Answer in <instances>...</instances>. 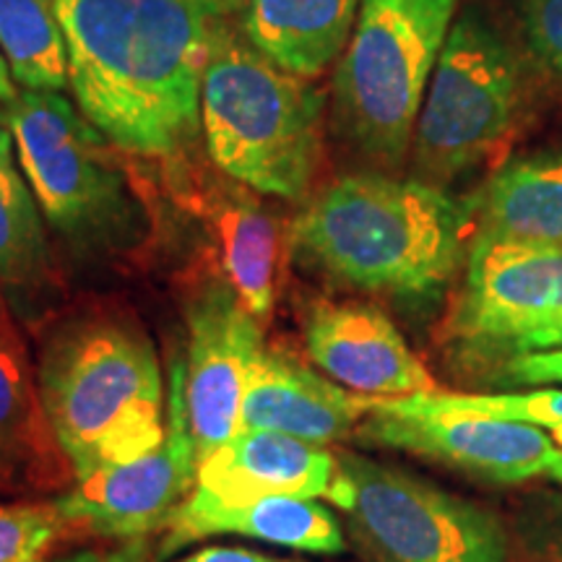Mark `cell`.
<instances>
[{
  "label": "cell",
  "instance_id": "cell-25",
  "mask_svg": "<svg viewBox=\"0 0 562 562\" xmlns=\"http://www.w3.org/2000/svg\"><path fill=\"white\" fill-rule=\"evenodd\" d=\"M521 21L533 55L562 76V0H524Z\"/></svg>",
  "mask_w": 562,
  "mask_h": 562
},
{
  "label": "cell",
  "instance_id": "cell-16",
  "mask_svg": "<svg viewBox=\"0 0 562 562\" xmlns=\"http://www.w3.org/2000/svg\"><path fill=\"white\" fill-rule=\"evenodd\" d=\"M227 533L311 554H339L347 547L339 518L318 497L269 495L227 503L193 487L167 526L161 558L191 542Z\"/></svg>",
  "mask_w": 562,
  "mask_h": 562
},
{
  "label": "cell",
  "instance_id": "cell-24",
  "mask_svg": "<svg viewBox=\"0 0 562 562\" xmlns=\"http://www.w3.org/2000/svg\"><path fill=\"white\" fill-rule=\"evenodd\" d=\"M453 402L495 417L539 427L562 448V389L529 393H453Z\"/></svg>",
  "mask_w": 562,
  "mask_h": 562
},
{
  "label": "cell",
  "instance_id": "cell-3",
  "mask_svg": "<svg viewBox=\"0 0 562 562\" xmlns=\"http://www.w3.org/2000/svg\"><path fill=\"white\" fill-rule=\"evenodd\" d=\"M37 385L74 480L161 446L167 393L149 336L128 321L91 315L47 339Z\"/></svg>",
  "mask_w": 562,
  "mask_h": 562
},
{
  "label": "cell",
  "instance_id": "cell-18",
  "mask_svg": "<svg viewBox=\"0 0 562 562\" xmlns=\"http://www.w3.org/2000/svg\"><path fill=\"white\" fill-rule=\"evenodd\" d=\"M362 0H245V40L286 74L318 79L334 63L360 16Z\"/></svg>",
  "mask_w": 562,
  "mask_h": 562
},
{
  "label": "cell",
  "instance_id": "cell-22",
  "mask_svg": "<svg viewBox=\"0 0 562 562\" xmlns=\"http://www.w3.org/2000/svg\"><path fill=\"white\" fill-rule=\"evenodd\" d=\"M0 55L19 89L66 91L68 47L55 0H0Z\"/></svg>",
  "mask_w": 562,
  "mask_h": 562
},
{
  "label": "cell",
  "instance_id": "cell-30",
  "mask_svg": "<svg viewBox=\"0 0 562 562\" xmlns=\"http://www.w3.org/2000/svg\"><path fill=\"white\" fill-rule=\"evenodd\" d=\"M550 476H552V480H558V482L562 484V453H560V459L554 461V467L550 469Z\"/></svg>",
  "mask_w": 562,
  "mask_h": 562
},
{
  "label": "cell",
  "instance_id": "cell-28",
  "mask_svg": "<svg viewBox=\"0 0 562 562\" xmlns=\"http://www.w3.org/2000/svg\"><path fill=\"white\" fill-rule=\"evenodd\" d=\"M178 562H290L271 554L245 550V547H203V550L188 554Z\"/></svg>",
  "mask_w": 562,
  "mask_h": 562
},
{
  "label": "cell",
  "instance_id": "cell-8",
  "mask_svg": "<svg viewBox=\"0 0 562 562\" xmlns=\"http://www.w3.org/2000/svg\"><path fill=\"white\" fill-rule=\"evenodd\" d=\"M328 503L372 562H508L492 513L389 463L339 456Z\"/></svg>",
  "mask_w": 562,
  "mask_h": 562
},
{
  "label": "cell",
  "instance_id": "cell-20",
  "mask_svg": "<svg viewBox=\"0 0 562 562\" xmlns=\"http://www.w3.org/2000/svg\"><path fill=\"white\" fill-rule=\"evenodd\" d=\"M201 206L211 235L220 245L224 281L263 323L277 300V224L240 182L214 188Z\"/></svg>",
  "mask_w": 562,
  "mask_h": 562
},
{
  "label": "cell",
  "instance_id": "cell-4",
  "mask_svg": "<svg viewBox=\"0 0 562 562\" xmlns=\"http://www.w3.org/2000/svg\"><path fill=\"white\" fill-rule=\"evenodd\" d=\"M326 94L286 74L224 24L201 89V133L211 161L248 191L300 201L323 157Z\"/></svg>",
  "mask_w": 562,
  "mask_h": 562
},
{
  "label": "cell",
  "instance_id": "cell-19",
  "mask_svg": "<svg viewBox=\"0 0 562 562\" xmlns=\"http://www.w3.org/2000/svg\"><path fill=\"white\" fill-rule=\"evenodd\" d=\"M474 237L562 248V154L503 165L472 203Z\"/></svg>",
  "mask_w": 562,
  "mask_h": 562
},
{
  "label": "cell",
  "instance_id": "cell-9",
  "mask_svg": "<svg viewBox=\"0 0 562 562\" xmlns=\"http://www.w3.org/2000/svg\"><path fill=\"white\" fill-rule=\"evenodd\" d=\"M446 339L469 364L562 349V248L472 237Z\"/></svg>",
  "mask_w": 562,
  "mask_h": 562
},
{
  "label": "cell",
  "instance_id": "cell-2",
  "mask_svg": "<svg viewBox=\"0 0 562 562\" xmlns=\"http://www.w3.org/2000/svg\"><path fill=\"white\" fill-rule=\"evenodd\" d=\"M472 206L440 186L383 172L334 180L292 222L302 263L351 290L430 300L467 263Z\"/></svg>",
  "mask_w": 562,
  "mask_h": 562
},
{
  "label": "cell",
  "instance_id": "cell-15",
  "mask_svg": "<svg viewBox=\"0 0 562 562\" xmlns=\"http://www.w3.org/2000/svg\"><path fill=\"white\" fill-rule=\"evenodd\" d=\"M339 476V456L328 446L266 430H237L199 459L195 490L216 501L292 495L326 497Z\"/></svg>",
  "mask_w": 562,
  "mask_h": 562
},
{
  "label": "cell",
  "instance_id": "cell-27",
  "mask_svg": "<svg viewBox=\"0 0 562 562\" xmlns=\"http://www.w3.org/2000/svg\"><path fill=\"white\" fill-rule=\"evenodd\" d=\"M42 562H149V542H146V537L125 539V542L108 547V550H83L68 554V558Z\"/></svg>",
  "mask_w": 562,
  "mask_h": 562
},
{
  "label": "cell",
  "instance_id": "cell-11",
  "mask_svg": "<svg viewBox=\"0 0 562 562\" xmlns=\"http://www.w3.org/2000/svg\"><path fill=\"white\" fill-rule=\"evenodd\" d=\"M199 451L186 402L182 357H175L167 385L165 440L151 453L76 480L74 487L55 497L66 518L68 537L140 539L167 529L195 487Z\"/></svg>",
  "mask_w": 562,
  "mask_h": 562
},
{
  "label": "cell",
  "instance_id": "cell-10",
  "mask_svg": "<svg viewBox=\"0 0 562 562\" xmlns=\"http://www.w3.org/2000/svg\"><path fill=\"white\" fill-rule=\"evenodd\" d=\"M355 435L368 446L425 456L495 484L550 474L562 453L539 427L469 409L442 389L375 402Z\"/></svg>",
  "mask_w": 562,
  "mask_h": 562
},
{
  "label": "cell",
  "instance_id": "cell-14",
  "mask_svg": "<svg viewBox=\"0 0 562 562\" xmlns=\"http://www.w3.org/2000/svg\"><path fill=\"white\" fill-rule=\"evenodd\" d=\"M375 402L334 383L286 351L266 349L245 391L240 430L331 446L355 435Z\"/></svg>",
  "mask_w": 562,
  "mask_h": 562
},
{
  "label": "cell",
  "instance_id": "cell-21",
  "mask_svg": "<svg viewBox=\"0 0 562 562\" xmlns=\"http://www.w3.org/2000/svg\"><path fill=\"white\" fill-rule=\"evenodd\" d=\"M50 286L45 216L21 172L16 144L0 112V294L19 315H30Z\"/></svg>",
  "mask_w": 562,
  "mask_h": 562
},
{
  "label": "cell",
  "instance_id": "cell-17",
  "mask_svg": "<svg viewBox=\"0 0 562 562\" xmlns=\"http://www.w3.org/2000/svg\"><path fill=\"white\" fill-rule=\"evenodd\" d=\"M66 474L74 476L42 406L37 372L0 294V484L42 490Z\"/></svg>",
  "mask_w": 562,
  "mask_h": 562
},
{
  "label": "cell",
  "instance_id": "cell-26",
  "mask_svg": "<svg viewBox=\"0 0 562 562\" xmlns=\"http://www.w3.org/2000/svg\"><path fill=\"white\" fill-rule=\"evenodd\" d=\"M503 383L518 385H562V349L533 351V355L516 357L497 368Z\"/></svg>",
  "mask_w": 562,
  "mask_h": 562
},
{
  "label": "cell",
  "instance_id": "cell-29",
  "mask_svg": "<svg viewBox=\"0 0 562 562\" xmlns=\"http://www.w3.org/2000/svg\"><path fill=\"white\" fill-rule=\"evenodd\" d=\"M19 83L13 81V74H11V68H9V63H5V58L3 55H0V104H11L13 100H16L19 97Z\"/></svg>",
  "mask_w": 562,
  "mask_h": 562
},
{
  "label": "cell",
  "instance_id": "cell-13",
  "mask_svg": "<svg viewBox=\"0 0 562 562\" xmlns=\"http://www.w3.org/2000/svg\"><path fill=\"white\" fill-rule=\"evenodd\" d=\"M305 349L323 375L378 402L440 389L396 323L370 302H315L305 318Z\"/></svg>",
  "mask_w": 562,
  "mask_h": 562
},
{
  "label": "cell",
  "instance_id": "cell-5",
  "mask_svg": "<svg viewBox=\"0 0 562 562\" xmlns=\"http://www.w3.org/2000/svg\"><path fill=\"white\" fill-rule=\"evenodd\" d=\"M459 0H362L334 74L341 136L381 165H402Z\"/></svg>",
  "mask_w": 562,
  "mask_h": 562
},
{
  "label": "cell",
  "instance_id": "cell-23",
  "mask_svg": "<svg viewBox=\"0 0 562 562\" xmlns=\"http://www.w3.org/2000/svg\"><path fill=\"white\" fill-rule=\"evenodd\" d=\"M63 537L68 526L55 503L0 505V562H42Z\"/></svg>",
  "mask_w": 562,
  "mask_h": 562
},
{
  "label": "cell",
  "instance_id": "cell-1",
  "mask_svg": "<svg viewBox=\"0 0 562 562\" xmlns=\"http://www.w3.org/2000/svg\"><path fill=\"white\" fill-rule=\"evenodd\" d=\"M68 87L87 121L133 157L170 159L201 136V89L237 0H55Z\"/></svg>",
  "mask_w": 562,
  "mask_h": 562
},
{
  "label": "cell",
  "instance_id": "cell-12",
  "mask_svg": "<svg viewBox=\"0 0 562 562\" xmlns=\"http://www.w3.org/2000/svg\"><path fill=\"white\" fill-rule=\"evenodd\" d=\"M261 326L227 281L206 284L188 305L182 372L199 459L240 430L245 391L266 351Z\"/></svg>",
  "mask_w": 562,
  "mask_h": 562
},
{
  "label": "cell",
  "instance_id": "cell-7",
  "mask_svg": "<svg viewBox=\"0 0 562 562\" xmlns=\"http://www.w3.org/2000/svg\"><path fill=\"white\" fill-rule=\"evenodd\" d=\"M0 112L45 222L81 248L115 240L131 216L128 188L115 146L79 104L63 91L21 89Z\"/></svg>",
  "mask_w": 562,
  "mask_h": 562
},
{
  "label": "cell",
  "instance_id": "cell-6",
  "mask_svg": "<svg viewBox=\"0 0 562 562\" xmlns=\"http://www.w3.org/2000/svg\"><path fill=\"white\" fill-rule=\"evenodd\" d=\"M521 108V66L510 42L480 11L453 21L412 138L417 180L472 172L510 136Z\"/></svg>",
  "mask_w": 562,
  "mask_h": 562
}]
</instances>
